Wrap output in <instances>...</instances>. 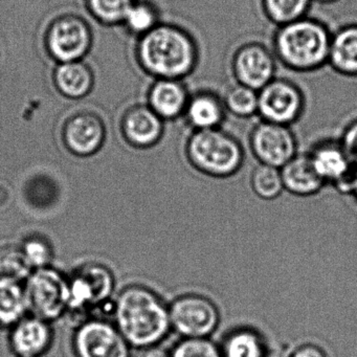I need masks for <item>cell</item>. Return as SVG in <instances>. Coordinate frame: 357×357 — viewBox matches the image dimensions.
I'll return each instance as SVG.
<instances>
[{
  "label": "cell",
  "mask_w": 357,
  "mask_h": 357,
  "mask_svg": "<svg viewBox=\"0 0 357 357\" xmlns=\"http://www.w3.org/2000/svg\"><path fill=\"white\" fill-rule=\"evenodd\" d=\"M52 333L43 319L20 321L11 336L12 348L20 357H38L49 348Z\"/></svg>",
  "instance_id": "obj_19"
},
{
  "label": "cell",
  "mask_w": 357,
  "mask_h": 357,
  "mask_svg": "<svg viewBox=\"0 0 357 357\" xmlns=\"http://www.w3.org/2000/svg\"><path fill=\"white\" fill-rule=\"evenodd\" d=\"M135 0H86L89 12L104 24H123Z\"/></svg>",
  "instance_id": "obj_28"
},
{
  "label": "cell",
  "mask_w": 357,
  "mask_h": 357,
  "mask_svg": "<svg viewBox=\"0 0 357 357\" xmlns=\"http://www.w3.org/2000/svg\"><path fill=\"white\" fill-rule=\"evenodd\" d=\"M328 66L344 77H357V24L332 33Z\"/></svg>",
  "instance_id": "obj_18"
},
{
  "label": "cell",
  "mask_w": 357,
  "mask_h": 357,
  "mask_svg": "<svg viewBox=\"0 0 357 357\" xmlns=\"http://www.w3.org/2000/svg\"><path fill=\"white\" fill-rule=\"evenodd\" d=\"M252 154L262 165L281 169L298 154L296 135L289 126L261 121L250 135Z\"/></svg>",
  "instance_id": "obj_9"
},
{
  "label": "cell",
  "mask_w": 357,
  "mask_h": 357,
  "mask_svg": "<svg viewBox=\"0 0 357 357\" xmlns=\"http://www.w3.org/2000/svg\"><path fill=\"white\" fill-rule=\"evenodd\" d=\"M227 112L239 119L258 116V91L235 83L222 98Z\"/></svg>",
  "instance_id": "obj_25"
},
{
  "label": "cell",
  "mask_w": 357,
  "mask_h": 357,
  "mask_svg": "<svg viewBox=\"0 0 357 357\" xmlns=\"http://www.w3.org/2000/svg\"><path fill=\"white\" fill-rule=\"evenodd\" d=\"M105 135L103 121L89 112L74 114L64 125V143L76 155L89 156L99 151L105 141Z\"/></svg>",
  "instance_id": "obj_13"
},
{
  "label": "cell",
  "mask_w": 357,
  "mask_h": 357,
  "mask_svg": "<svg viewBox=\"0 0 357 357\" xmlns=\"http://www.w3.org/2000/svg\"><path fill=\"white\" fill-rule=\"evenodd\" d=\"M289 357H327V355L319 347L306 344L294 349Z\"/></svg>",
  "instance_id": "obj_33"
},
{
  "label": "cell",
  "mask_w": 357,
  "mask_h": 357,
  "mask_svg": "<svg viewBox=\"0 0 357 357\" xmlns=\"http://www.w3.org/2000/svg\"><path fill=\"white\" fill-rule=\"evenodd\" d=\"M171 357H222V354L208 337H188L173 348Z\"/></svg>",
  "instance_id": "obj_30"
},
{
  "label": "cell",
  "mask_w": 357,
  "mask_h": 357,
  "mask_svg": "<svg viewBox=\"0 0 357 357\" xmlns=\"http://www.w3.org/2000/svg\"><path fill=\"white\" fill-rule=\"evenodd\" d=\"M165 131L162 121L149 106L135 105L125 112L122 119V132L131 145L149 148L162 139Z\"/></svg>",
  "instance_id": "obj_15"
},
{
  "label": "cell",
  "mask_w": 357,
  "mask_h": 357,
  "mask_svg": "<svg viewBox=\"0 0 357 357\" xmlns=\"http://www.w3.org/2000/svg\"><path fill=\"white\" fill-rule=\"evenodd\" d=\"M28 306L26 289L18 280L0 277V325L20 321Z\"/></svg>",
  "instance_id": "obj_22"
},
{
  "label": "cell",
  "mask_w": 357,
  "mask_h": 357,
  "mask_svg": "<svg viewBox=\"0 0 357 357\" xmlns=\"http://www.w3.org/2000/svg\"><path fill=\"white\" fill-rule=\"evenodd\" d=\"M231 72L236 83L259 91L277 78V58L262 43H244L234 53Z\"/></svg>",
  "instance_id": "obj_10"
},
{
  "label": "cell",
  "mask_w": 357,
  "mask_h": 357,
  "mask_svg": "<svg viewBox=\"0 0 357 357\" xmlns=\"http://www.w3.org/2000/svg\"><path fill=\"white\" fill-rule=\"evenodd\" d=\"M135 53L139 66L155 80H183L199 62V47L193 35L173 24L160 22L139 37Z\"/></svg>",
  "instance_id": "obj_1"
},
{
  "label": "cell",
  "mask_w": 357,
  "mask_h": 357,
  "mask_svg": "<svg viewBox=\"0 0 357 357\" xmlns=\"http://www.w3.org/2000/svg\"><path fill=\"white\" fill-rule=\"evenodd\" d=\"M26 294L29 306L39 319H54L68 308L70 286L61 273L43 267L31 275Z\"/></svg>",
  "instance_id": "obj_8"
},
{
  "label": "cell",
  "mask_w": 357,
  "mask_h": 357,
  "mask_svg": "<svg viewBox=\"0 0 357 357\" xmlns=\"http://www.w3.org/2000/svg\"><path fill=\"white\" fill-rule=\"evenodd\" d=\"M281 170L284 189L298 196H309L321 191L325 181L317 174L307 155H296Z\"/></svg>",
  "instance_id": "obj_20"
},
{
  "label": "cell",
  "mask_w": 357,
  "mask_h": 357,
  "mask_svg": "<svg viewBox=\"0 0 357 357\" xmlns=\"http://www.w3.org/2000/svg\"><path fill=\"white\" fill-rule=\"evenodd\" d=\"M169 313L171 327L183 338L208 337L220 321L214 302L198 294L179 296L169 307Z\"/></svg>",
  "instance_id": "obj_7"
},
{
  "label": "cell",
  "mask_w": 357,
  "mask_h": 357,
  "mask_svg": "<svg viewBox=\"0 0 357 357\" xmlns=\"http://www.w3.org/2000/svg\"><path fill=\"white\" fill-rule=\"evenodd\" d=\"M222 357H266L264 340L254 330L239 329L229 333L220 348Z\"/></svg>",
  "instance_id": "obj_23"
},
{
  "label": "cell",
  "mask_w": 357,
  "mask_h": 357,
  "mask_svg": "<svg viewBox=\"0 0 357 357\" xmlns=\"http://www.w3.org/2000/svg\"><path fill=\"white\" fill-rule=\"evenodd\" d=\"M313 0H261L267 20L281 26L307 17Z\"/></svg>",
  "instance_id": "obj_24"
},
{
  "label": "cell",
  "mask_w": 357,
  "mask_h": 357,
  "mask_svg": "<svg viewBox=\"0 0 357 357\" xmlns=\"http://www.w3.org/2000/svg\"><path fill=\"white\" fill-rule=\"evenodd\" d=\"M331 36L324 22L307 16L278 26L273 38V53L292 72H317L328 64Z\"/></svg>",
  "instance_id": "obj_3"
},
{
  "label": "cell",
  "mask_w": 357,
  "mask_h": 357,
  "mask_svg": "<svg viewBox=\"0 0 357 357\" xmlns=\"http://www.w3.org/2000/svg\"><path fill=\"white\" fill-rule=\"evenodd\" d=\"M308 155L317 174L325 183H333L340 191L352 175L354 164L340 141L321 142Z\"/></svg>",
  "instance_id": "obj_14"
},
{
  "label": "cell",
  "mask_w": 357,
  "mask_h": 357,
  "mask_svg": "<svg viewBox=\"0 0 357 357\" xmlns=\"http://www.w3.org/2000/svg\"><path fill=\"white\" fill-rule=\"evenodd\" d=\"M93 43L89 24L80 16L62 15L47 28L45 45L52 58L59 63L82 60Z\"/></svg>",
  "instance_id": "obj_6"
},
{
  "label": "cell",
  "mask_w": 357,
  "mask_h": 357,
  "mask_svg": "<svg viewBox=\"0 0 357 357\" xmlns=\"http://www.w3.org/2000/svg\"><path fill=\"white\" fill-rule=\"evenodd\" d=\"M354 164V162H353ZM342 193H352L357 199V164H354L352 175L342 190Z\"/></svg>",
  "instance_id": "obj_35"
},
{
  "label": "cell",
  "mask_w": 357,
  "mask_h": 357,
  "mask_svg": "<svg viewBox=\"0 0 357 357\" xmlns=\"http://www.w3.org/2000/svg\"><path fill=\"white\" fill-rule=\"evenodd\" d=\"M118 330L137 348L158 344L170 331L169 308L148 288L130 286L116 300Z\"/></svg>",
  "instance_id": "obj_2"
},
{
  "label": "cell",
  "mask_w": 357,
  "mask_h": 357,
  "mask_svg": "<svg viewBox=\"0 0 357 357\" xmlns=\"http://www.w3.org/2000/svg\"><path fill=\"white\" fill-rule=\"evenodd\" d=\"M340 142L350 160L357 164V119L346 127Z\"/></svg>",
  "instance_id": "obj_32"
},
{
  "label": "cell",
  "mask_w": 357,
  "mask_h": 357,
  "mask_svg": "<svg viewBox=\"0 0 357 357\" xmlns=\"http://www.w3.org/2000/svg\"><path fill=\"white\" fill-rule=\"evenodd\" d=\"M188 160L194 168L213 177H229L241 168V144L221 128L194 130L185 145Z\"/></svg>",
  "instance_id": "obj_4"
},
{
  "label": "cell",
  "mask_w": 357,
  "mask_h": 357,
  "mask_svg": "<svg viewBox=\"0 0 357 357\" xmlns=\"http://www.w3.org/2000/svg\"><path fill=\"white\" fill-rule=\"evenodd\" d=\"M31 266L22 248L5 246L0 248V277L24 279L30 273Z\"/></svg>",
  "instance_id": "obj_29"
},
{
  "label": "cell",
  "mask_w": 357,
  "mask_h": 357,
  "mask_svg": "<svg viewBox=\"0 0 357 357\" xmlns=\"http://www.w3.org/2000/svg\"><path fill=\"white\" fill-rule=\"evenodd\" d=\"M68 308L85 310L109 298L114 288L112 273L99 264H87L75 273L70 282Z\"/></svg>",
  "instance_id": "obj_12"
},
{
  "label": "cell",
  "mask_w": 357,
  "mask_h": 357,
  "mask_svg": "<svg viewBox=\"0 0 357 357\" xmlns=\"http://www.w3.org/2000/svg\"><path fill=\"white\" fill-rule=\"evenodd\" d=\"M135 357H171V352L158 344H152V346L139 348Z\"/></svg>",
  "instance_id": "obj_34"
},
{
  "label": "cell",
  "mask_w": 357,
  "mask_h": 357,
  "mask_svg": "<svg viewBox=\"0 0 357 357\" xmlns=\"http://www.w3.org/2000/svg\"><path fill=\"white\" fill-rule=\"evenodd\" d=\"M304 93L288 79L275 78L258 91V116L261 121L291 126L304 114Z\"/></svg>",
  "instance_id": "obj_5"
},
{
  "label": "cell",
  "mask_w": 357,
  "mask_h": 357,
  "mask_svg": "<svg viewBox=\"0 0 357 357\" xmlns=\"http://www.w3.org/2000/svg\"><path fill=\"white\" fill-rule=\"evenodd\" d=\"M250 185L259 197L266 200L275 199L284 190L281 170L260 164L252 172Z\"/></svg>",
  "instance_id": "obj_27"
},
{
  "label": "cell",
  "mask_w": 357,
  "mask_h": 357,
  "mask_svg": "<svg viewBox=\"0 0 357 357\" xmlns=\"http://www.w3.org/2000/svg\"><path fill=\"white\" fill-rule=\"evenodd\" d=\"M127 344L118 329L103 321L83 324L74 340L78 357H128Z\"/></svg>",
  "instance_id": "obj_11"
},
{
  "label": "cell",
  "mask_w": 357,
  "mask_h": 357,
  "mask_svg": "<svg viewBox=\"0 0 357 357\" xmlns=\"http://www.w3.org/2000/svg\"><path fill=\"white\" fill-rule=\"evenodd\" d=\"M123 24L129 32L142 37L160 24L158 8L148 0H135Z\"/></svg>",
  "instance_id": "obj_26"
},
{
  "label": "cell",
  "mask_w": 357,
  "mask_h": 357,
  "mask_svg": "<svg viewBox=\"0 0 357 357\" xmlns=\"http://www.w3.org/2000/svg\"><path fill=\"white\" fill-rule=\"evenodd\" d=\"M313 1H317V3H324V5H330V3H336L338 0H313Z\"/></svg>",
  "instance_id": "obj_36"
},
{
  "label": "cell",
  "mask_w": 357,
  "mask_h": 357,
  "mask_svg": "<svg viewBox=\"0 0 357 357\" xmlns=\"http://www.w3.org/2000/svg\"><path fill=\"white\" fill-rule=\"evenodd\" d=\"M227 114L222 98L213 91H200L191 95L183 118L194 130L220 128Z\"/></svg>",
  "instance_id": "obj_17"
},
{
  "label": "cell",
  "mask_w": 357,
  "mask_h": 357,
  "mask_svg": "<svg viewBox=\"0 0 357 357\" xmlns=\"http://www.w3.org/2000/svg\"><path fill=\"white\" fill-rule=\"evenodd\" d=\"M24 257L31 267L43 268L51 259V250L45 242L40 239H31L22 248Z\"/></svg>",
  "instance_id": "obj_31"
},
{
  "label": "cell",
  "mask_w": 357,
  "mask_h": 357,
  "mask_svg": "<svg viewBox=\"0 0 357 357\" xmlns=\"http://www.w3.org/2000/svg\"><path fill=\"white\" fill-rule=\"evenodd\" d=\"M191 95L183 80L156 79L147 96V105L162 121H175L185 114Z\"/></svg>",
  "instance_id": "obj_16"
},
{
  "label": "cell",
  "mask_w": 357,
  "mask_h": 357,
  "mask_svg": "<svg viewBox=\"0 0 357 357\" xmlns=\"http://www.w3.org/2000/svg\"><path fill=\"white\" fill-rule=\"evenodd\" d=\"M53 79L57 91L68 99H82L93 89V70L82 60L58 64Z\"/></svg>",
  "instance_id": "obj_21"
}]
</instances>
